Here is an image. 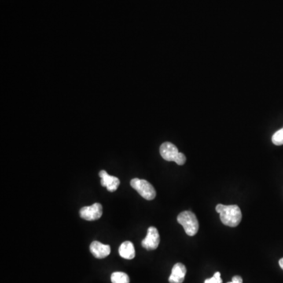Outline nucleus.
<instances>
[{"label":"nucleus","mask_w":283,"mask_h":283,"mask_svg":"<svg viewBox=\"0 0 283 283\" xmlns=\"http://www.w3.org/2000/svg\"><path fill=\"white\" fill-rule=\"evenodd\" d=\"M130 186L136 190L146 200H151L156 198V190L150 182L145 180L134 178L130 180Z\"/></svg>","instance_id":"7ed1b4c3"},{"label":"nucleus","mask_w":283,"mask_h":283,"mask_svg":"<svg viewBox=\"0 0 283 283\" xmlns=\"http://www.w3.org/2000/svg\"><path fill=\"white\" fill-rule=\"evenodd\" d=\"M186 274V266L181 263L176 264L172 269L168 282L170 283H182Z\"/></svg>","instance_id":"1a4fd4ad"},{"label":"nucleus","mask_w":283,"mask_h":283,"mask_svg":"<svg viewBox=\"0 0 283 283\" xmlns=\"http://www.w3.org/2000/svg\"><path fill=\"white\" fill-rule=\"evenodd\" d=\"M186 156H185L184 154L180 153V152L178 154V155H177V156L175 159L176 163L177 164H178V166H184V164L186 163Z\"/></svg>","instance_id":"4468645a"},{"label":"nucleus","mask_w":283,"mask_h":283,"mask_svg":"<svg viewBox=\"0 0 283 283\" xmlns=\"http://www.w3.org/2000/svg\"><path fill=\"white\" fill-rule=\"evenodd\" d=\"M178 152V148L174 144L166 142L160 146V154L162 158L167 162H175Z\"/></svg>","instance_id":"6e6552de"},{"label":"nucleus","mask_w":283,"mask_h":283,"mask_svg":"<svg viewBox=\"0 0 283 283\" xmlns=\"http://www.w3.org/2000/svg\"><path fill=\"white\" fill-rule=\"evenodd\" d=\"M119 254L124 259L132 260L136 256L134 244L129 241L122 243L119 248Z\"/></svg>","instance_id":"9d476101"},{"label":"nucleus","mask_w":283,"mask_h":283,"mask_svg":"<svg viewBox=\"0 0 283 283\" xmlns=\"http://www.w3.org/2000/svg\"><path fill=\"white\" fill-rule=\"evenodd\" d=\"M177 221L182 225L188 236H194L198 232V220L196 215L192 212L184 211L178 214Z\"/></svg>","instance_id":"f03ea898"},{"label":"nucleus","mask_w":283,"mask_h":283,"mask_svg":"<svg viewBox=\"0 0 283 283\" xmlns=\"http://www.w3.org/2000/svg\"><path fill=\"white\" fill-rule=\"evenodd\" d=\"M242 278L241 276H234L233 278H232V281L228 283H242Z\"/></svg>","instance_id":"2eb2a0df"},{"label":"nucleus","mask_w":283,"mask_h":283,"mask_svg":"<svg viewBox=\"0 0 283 283\" xmlns=\"http://www.w3.org/2000/svg\"><path fill=\"white\" fill-rule=\"evenodd\" d=\"M80 216L85 220H97L102 216V206L100 203H94L90 206H84L80 210Z\"/></svg>","instance_id":"20e7f679"},{"label":"nucleus","mask_w":283,"mask_h":283,"mask_svg":"<svg viewBox=\"0 0 283 283\" xmlns=\"http://www.w3.org/2000/svg\"><path fill=\"white\" fill-rule=\"evenodd\" d=\"M280 266H281V268L283 270V258L280 259Z\"/></svg>","instance_id":"dca6fc26"},{"label":"nucleus","mask_w":283,"mask_h":283,"mask_svg":"<svg viewBox=\"0 0 283 283\" xmlns=\"http://www.w3.org/2000/svg\"><path fill=\"white\" fill-rule=\"evenodd\" d=\"M159 232L155 226H150L145 238L142 242V246L146 250H154L160 244Z\"/></svg>","instance_id":"39448f33"},{"label":"nucleus","mask_w":283,"mask_h":283,"mask_svg":"<svg viewBox=\"0 0 283 283\" xmlns=\"http://www.w3.org/2000/svg\"><path fill=\"white\" fill-rule=\"evenodd\" d=\"M90 252L97 259H103L108 256L111 252L108 244H102L100 242L94 241L90 246Z\"/></svg>","instance_id":"0eeeda50"},{"label":"nucleus","mask_w":283,"mask_h":283,"mask_svg":"<svg viewBox=\"0 0 283 283\" xmlns=\"http://www.w3.org/2000/svg\"><path fill=\"white\" fill-rule=\"evenodd\" d=\"M112 283H130V278L124 272H116L111 276Z\"/></svg>","instance_id":"9b49d317"},{"label":"nucleus","mask_w":283,"mask_h":283,"mask_svg":"<svg viewBox=\"0 0 283 283\" xmlns=\"http://www.w3.org/2000/svg\"><path fill=\"white\" fill-rule=\"evenodd\" d=\"M272 142L276 146L283 145V128L277 130L272 136Z\"/></svg>","instance_id":"f8f14e48"},{"label":"nucleus","mask_w":283,"mask_h":283,"mask_svg":"<svg viewBox=\"0 0 283 283\" xmlns=\"http://www.w3.org/2000/svg\"><path fill=\"white\" fill-rule=\"evenodd\" d=\"M216 211L220 214L221 222L226 226L236 228L241 222L242 214L240 208L236 204H217Z\"/></svg>","instance_id":"f257e3e1"},{"label":"nucleus","mask_w":283,"mask_h":283,"mask_svg":"<svg viewBox=\"0 0 283 283\" xmlns=\"http://www.w3.org/2000/svg\"><path fill=\"white\" fill-rule=\"evenodd\" d=\"M100 176L101 178L102 186L106 188L108 192H116L120 185V180L118 177L108 175L105 170L100 172Z\"/></svg>","instance_id":"423d86ee"},{"label":"nucleus","mask_w":283,"mask_h":283,"mask_svg":"<svg viewBox=\"0 0 283 283\" xmlns=\"http://www.w3.org/2000/svg\"><path fill=\"white\" fill-rule=\"evenodd\" d=\"M204 283H222L220 273L219 272H216L212 277L206 280Z\"/></svg>","instance_id":"ddd939ff"}]
</instances>
